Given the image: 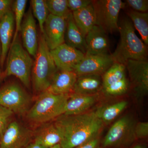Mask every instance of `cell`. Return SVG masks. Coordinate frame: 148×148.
Returning a JSON list of instances; mask_svg holds the SVG:
<instances>
[{"instance_id": "1", "label": "cell", "mask_w": 148, "mask_h": 148, "mask_svg": "<svg viewBox=\"0 0 148 148\" xmlns=\"http://www.w3.org/2000/svg\"><path fill=\"white\" fill-rule=\"evenodd\" d=\"M54 124L61 135L62 148H75L97 138L103 125L95 112L62 115L56 118Z\"/></svg>"}, {"instance_id": "2", "label": "cell", "mask_w": 148, "mask_h": 148, "mask_svg": "<svg viewBox=\"0 0 148 148\" xmlns=\"http://www.w3.org/2000/svg\"><path fill=\"white\" fill-rule=\"evenodd\" d=\"M118 31L120 35L119 43L111 54L114 62L125 65L129 60H147V46L136 35L129 18H123L119 22Z\"/></svg>"}, {"instance_id": "3", "label": "cell", "mask_w": 148, "mask_h": 148, "mask_svg": "<svg viewBox=\"0 0 148 148\" xmlns=\"http://www.w3.org/2000/svg\"><path fill=\"white\" fill-rule=\"evenodd\" d=\"M58 71L44 35L40 33L38 51L32 71V82L35 90L41 93L47 90L52 78Z\"/></svg>"}, {"instance_id": "4", "label": "cell", "mask_w": 148, "mask_h": 148, "mask_svg": "<svg viewBox=\"0 0 148 148\" xmlns=\"http://www.w3.org/2000/svg\"><path fill=\"white\" fill-rule=\"evenodd\" d=\"M69 94L56 95L45 91L41 92L27 118L37 123H43L64 114Z\"/></svg>"}, {"instance_id": "5", "label": "cell", "mask_w": 148, "mask_h": 148, "mask_svg": "<svg viewBox=\"0 0 148 148\" xmlns=\"http://www.w3.org/2000/svg\"><path fill=\"white\" fill-rule=\"evenodd\" d=\"M33 63L31 56L17 38L11 45L8 54L5 76H14L29 88Z\"/></svg>"}, {"instance_id": "6", "label": "cell", "mask_w": 148, "mask_h": 148, "mask_svg": "<svg viewBox=\"0 0 148 148\" xmlns=\"http://www.w3.org/2000/svg\"><path fill=\"white\" fill-rule=\"evenodd\" d=\"M96 25L106 33L112 34L118 31L119 16L121 10L126 6L121 0L92 1Z\"/></svg>"}, {"instance_id": "7", "label": "cell", "mask_w": 148, "mask_h": 148, "mask_svg": "<svg viewBox=\"0 0 148 148\" xmlns=\"http://www.w3.org/2000/svg\"><path fill=\"white\" fill-rule=\"evenodd\" d=\"M31 97L20 85L11 83L0 89V106L14 113L23 114L29 110Z\"/></svg>"}, {"instance_id": "8", "label": "cell", "mask_w": 148, "mask_h": 148, "mask_svg": "<svg viewBox=\"0 0 148 148\" xmlns=\"http://www.w3.org/2000/svg\"><path fill=\"white\" fill-rule=\"evenodd\" d=\"M135 125L130 117L125 116L111 126L103 141V147H110L124 145L135 137Z\"/></svg>"}, {"instance_id": "9", "label": "cell", "mask_w": 148, "mask_h": 148, "mask_svg": "<svg viewBox=\"0 0 148 148\" xmlns=\"http://www.w3.org/2000/svg\"><path fill=\"white\" fill-rule=\"evenodd\" d=\"M111 54H85L73 71L78 77L103 75L114 63Z\"/></svg>"}, {"instance_id": "10", "label": "cell", "mask_w": 148, "mask_h": 148, "mask_svg": "<svg viewBox=\"0 0 148 148\" xmlns=\"http://www.w3.org/2000/svg\"><path fill=\"white\" fill-rule=\"evenodd\" d=\"M125 65L136 95L139 97L146 95L148 91L147 60H129Z\"/></svg>"}, {"instance_id": "11", "label": "cell", "mask_w": 148, "mask_h": 148, "mask_svg": "<svg viewBox=\"0 0 148 148\" xmlns=\"http://www.w3.org/2000/svg\"><path fill=\"white\" fill-rule=\"evenodd\" d=\"M50 53L56 68L59 71H73L85 55L80 51L65 43L50 50Z\"/></svg>"}, {"instance_id": "12", "label": "cell", "mask_w": 148, "mask_h": 148, "mask_svg": "<svg viewBox=\"0 0 148 148\" xmlns=\"http://www.w3.org/2000/svg\"><path fill=\"white\" fill-rule=\"evenodd\" d=\"M32 138L31 131L16 121L8 124L0 139V148H25Z\"/></svg>"}, {"instance_id": "13", "label": "cell", "mask_w": 148, "mask_h": 148, "mask_svg": "<svg viewBox=\"0 0 148 148\" xmlns=\"http://www.w3.org/2000/svg\"><path fill=\"white\" fill-rule=\"evenodd\" d=\"M66 19L49 14L44 25V36L50 50L65 43Z\"/></svg>"}, {"instance_id": "14", "label": "cell", "mask_w": 148, "mask_h": 148, "mask_svg": "<svg viewBox=\"0 0 148 148\" xmlns=\"http://www.w3.org/2000/svg\"><path fill=\"white\" fill-rule=\"evenodd\" d=\"M24 18L20 31L22 45L30 55L35 58L38 47V38L36 20L31 8Z\"/></svg>"}, {"instance_id": "15", "label": "cell", "mask_w": 148, "mask_h": 148, "mask_svg": "<svg viewBox=\"0 0 148 148\" xmlns=\"http://www.w3.org/2000/svg\"><path fill=\"white\" fill-rule=\"evenodd\" d=\"M86 45V54H109L110 44L107 34L95 25L85 37Z\"/></svg>"}, {"instance_id": "16", "label": "cell", "mask_w": 148, "mask_h": 148, "mask_svg": "<svg viewBox=\"0 0 148 148\" xmlns=\"http://www.w3.org/2000/svg\"><path fill=\"white\" fill-rule=\"evenodd\" d=\"M15 31L14 16L12 10L5 14L0 21V44L1 65L3 66L10 48Z\"/></svg>"}, {"instance_id": "17", "label": "cell", "mask_w": 148, "mask_h": 148, "mask_svg": "<svg viewBox=\"0 0 148 148\" xmlns=\"http://www.w3.org/2000/svg\"><path fill=\"white\" fill-rule=\"evenodd\" d=\"M77 77L73 71L58 70L46 91L56 95L69 94L73 91Z\"/></svg>"}, {"instance_id": "18", "label": "cell", "mask_w": 148, "mask_h": 148, "mask_svg": "<svg viewBox=\"0 0 148 148\" xmlns=\"http://www.w3.org/2000/svg\"><path fill=\"white\" fill-rule=\"evenodd\" d=\"M97 94L83 95L76 93L69 95L66 103L65 115H75L84 113L94 105L97 100Z\"/></svg>"}, {"instance_id": "19", "label": "cell", "mask_w": 148, "mask_h": 148, "mask_svg": "<svg viewBox=\"0 0 148 148\" xmlns=\"http://www.w3.org/2000/svg\"><path fill=\"white\" fill-rule=\"evenodd\" d=\"M65 43L80 51L84 54L86 53V45L85 37L75 23L72 12L66 19Z\"/></svg>"}, {"instance_id": "20", "label": "cell", "mask_w": 148, "mask_h": 148, "mask_svg": "<svg viewBox=\"0 0 148 148\" xmlns=\"http://www.w3.org/2000/svg\"><path fill=\"white\" fill-rule=\"evenodd\" d=\"M103 86L102 78L98 75H87L78 76L74 85V93L83 95H92Z\"/></svg>"}, {"instance_id": "21", "label": "cell", "mask_w": 148, "mask_h": 148, "mask_svg": "<svg viewBox=\"0 0 148 148\" xmlns=\"http://www.w3.org/2000/svg\"><path fill=\"white\" fill-rule=\"evenodd\" d=\"M76 24L85 37L95 24V16L94 7L91 3L84 8L72 12Z\"/></svg>"}, {"instance_id": "22", "label": "cell", "mask_w": 148, "mask_h": 148, "mask_svg": "<svg viewBox=\"0 0 148 148\" xmlns=\"http://www.w3.org/2000/svg\"><path fill=\"white\" fill-rule=\"evenodd\" d=\"M61 136L54 124L43 126L37 132L35 141L45 147L49 148L60 144Z\"/></svg>"}, {"instance_id": "23", "label": "cell", "mask_w": 148, "mask_h": 148, "mask_svg": "<svg viewBox=\"0 0 148 148\" xmlns=\"http://www.w3.org/2000/svg\"><path fill=\"white\" fill-rule=\"evenodd\" d=\"M126 13L134 28L137 29L146 46L148 45V13L140 12L131 9L126 11Z\"/></svg>"}, {"instance_id": "24", "label": "cell", "mask_w": 148, "mask_h": 148, "mask_svg": "<svg viewBox=\"0 0 148 148\" xmlns=\"http://www.w3.org/2000/svg\"><path fill=\"white\" fill-rule=\"evenodd\" d=\"M128 105L126 101H122L101 107L95 112L96 116L101 121L108 123L116 119L125 110Z\"/></svg>"}, {"instance_id": "25", "label": "cell", "mask_w": 148, "mask_h": 148, "mask_svg": "<svg viewBox=\"0 0 148 148\" xmlns=\"http://www.w3.org/2000/svg\"><path fill=\"white\" fill-rule=\"evenodd\" d=\"M126 69L125 65L114 62L103 75L102 77L103 88L108 87L126 77Z\"/></svg>"}, {"instance_id": "26", "label": "cell", "mask_w": 148, "mask_h": 148, "mask_svg": "<svg viewBox=\"0 0 148 148\" xmlns=\"http://www.w3.org/2000/svg\"><path fill=\"white\" fill-rule=\"evenodd\" d=\"M30 3L33 16L38 20L40 33L43 34L44 25L49 14L46 0H32Z\"/></svg>"}, {"instance_id": "27", "label": "cell", "mask_w": 148, "mask_h": 148, "mask_svg": "<svg viewBox=\"0 0 148 148\" xmlns=\"http://www.w3.org/2000/svg\"><path fill=\"white\" fill-rule=\"evenodd\" d=\"M27 1V0H16L13 1L12 10L13 12L15 23V31L11 44L17 39L21 29V24L24 18V13Z\"/></svg>"}, {"instance_id": "28", "label": "cell", "mask_w": 148, "mask_h": 148, "mask_svg": "<svg viewBox=\"0 0 148 148\" xmlns=\"http://www.w3.org/2000/svg\"><path fill=\"white\" fill-rule=\"evenodd\" d=\"M49 14L67 19L71 12L68 6L67 0H46Z\"/></svg>"}, {"instance_id": "29", "label": "cell", "mask_w": 148, "mask_h": 148, "mask_svg": "<svg viewBox=\"0 0 148 148\" xmlns=\"http://www.w3.org/2000/svg\"><path fill=\"white\" fill-rule=\"evenodd\" d=\"M129 85V82L126 77L119 81L103 89L108 95H121L126 92L128 90Z\"/></svg>"}, {"instance_id": "30", "label": "cell", "mask_w": 148, "mask_h": 148, "mask_svg": "<svg viewBox=\"0 0 148 148\" xmlns=\"http://www.w3.org/2000/svg\"><path fill=\"white\" fill-rule=\"evenodd\" d=\"M14 113L9 109L0 106V139L8 125V121Z\"/></svg>"}, {"instance_id": "31", "label": "cell", "mask_w": 148, "mask_h": 148, "mask_svg": "<svg viewBox=\"0 0 148 148\" xmlns=\"http://www.w3.org/2000/svg\"><path fill=\"white\" fill-rule=\"evenodd\" d=\"M125 3L132 10L140 12H147L148 0H127Z\"/></svg>"}, {"instance_id": "32", "label": "cell", "mask_w": 148, "mask_h": 148, "mask_svg": "<svg viewBox=\"0 0 148 148\" xmlns=\"http://www.w3.org/2000/svg\"><path fill=\"white\" fill-rule=\"evenodd\" d=\"M92 2L91 0H67L68 7L72 12L84 8Z\"/></svg>"}, {"instance_id": "33", "label": "cell", "mask_w": 148, "mask_h": 148, "mask_svg": "<svg viewBox=\"0 0 148 148\" xmlns=\"http://www.w3.org/2000/svg\"><path fill=\"white\" fill-rule=\"evenodd\" d=\"M135 137L138 138H144L148 135V122H140L138 123L134 127Z\"/></svg>"}, {"instance_id": "34", "label": "cell", "mask_w": 148, "mask_h": 148, "mask_svg": "<svg viewBox=\"0 0 148 148\" xmlns=\"http://www.w3.org/2000/svg\"><path fill=\"white\" fill-rule=\"evenodd\" d=\"M13 2L12 0H0V17L12 10Z\"/></svg>"}, {"instance_id": "35", "label": "cell", "mask_w": 148, "mask_h": 148, "mask_svg": "<svg viewBox=\"0 0 148 148\" xmlns=\"http://www.w3.org/2000/svg\"><path fill=\"white\" fill-rule=\"evenodd\" d=\"M100 140L98 137L83 143L75 148H98Z\"/></svg>"}, {"instance_id": "36", "label": "cell", "mask_w": 148, "mask_h": 148, "mask_svg": "<svg viewBox=\"0 0 148 148\" xmlns=\"http://www.w3.org/2000/svg\"><path fill=\"white\" fill-rule=\"evenodd\" d=\"M25 148H46L40 145L38 143L34 142L32 143H29Z\"/></svg>"}, {"instance_id": "37", "label": "cell", "mask_w": 148, "mask_h": 148, "mask_svg": "<svg viewBox=\"0 0 148 148\" xmlns=\"http://www.w3.org/2000/svg\"><path fill=\"white\" fill-rule=\"evenodd\" d=\"M2 67V66L1 65V44H0V82L2 78L1 70Z\"/></svg>"}, {"instance_id": "38", "label": "cell", "mask_w": 148, "mask_h": 148, "mask_svg": "<svg viewBox=\"0 0 148 148\" xmlns=\"http://www.w3.org/2000/svg\"><path fill=\"white\" fill-rule=\"evenodd\" d=\"M49 148H62L60 146V144H58V145H56L53 146Z\"/></svg>"}, {"instance_id": "39", "label": "cell", "mask_w": 148, "mask_h": 148, "mask_svg": "<svg viewBox=\"0 0 148 148\" xmlns=\"http://www.w3.org/2000/svg\"><path fill=\"white\" fill-rule=\"evenodd\" d=\"M133 148H145L143 146L141 145H138L135 146Z\"/></svg>"}, {"instance_id": "40", "label": "cell", "mask_w": 148, "mask_h": 148, "mask_svg": "<svg viewBox=\"0 0 148 148\" xmlns=\"http://www.w3.org/2000/svg\"><path fill=\"white\" fill-rule=\"evenodd\" d=\"M1 17H0V21H1Z\"/></svg>"}]
</instances>
